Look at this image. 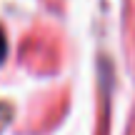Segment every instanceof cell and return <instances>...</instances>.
<instances>
[{
	"label": "cell",
	"mask_w": 135,
	"mask_h": 135,
	"mask_svg": "<svg viewBox=\"0 0 135 135\" xmlns=\"http://www.w3.org/2000/svg\"><path fill=\"white\" fill-rule=\"evenodd\" d=\"M3 53H5V40H3V33H0V58H3Z\"/></svg>",
	"instance_id": "1"
}]
</instances>
